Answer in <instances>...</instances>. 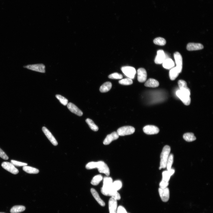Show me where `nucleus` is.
<instances>
[{
  "label": "nucleus",
  "mask_w": 213,
  "mask_h": 213,
  "mask_svg": "<svg viewBox=\"0 0 213 213\" xmlns=\"http://www.w3.org/2000/svg\"><path fill=\"white\" fill-rule=\"evenodd\" d=\"M171 151L170 147L168 146L163 148L160 155V167L162 169L166 168L167 162Z\"/></svg>",
  "instance_id": "nucleus-1"
},
{
  "label": "nucleus",
  "mask_w": 213,
  "mask_h": 213,
  "mask_svg": "<svg viewBox=\"0 0 213 213\" xmlns=\"http://www.w3.org/2000/svg\"><path fill=\"white\" fill-rule=\"evenodd\" d=\"M135 131V128L130 126L123 127L119 129L117 133L119 136H125L133 133Z\"/></svg>",
  "instance_id": "nucleus-2"
},
{
  "label": "nucleus",
  "mask_w": 213,
  "mask_h": 213,
  "mask_svg": "<svg viewBox=\"0 0 213 213\" xmlns=\"http://www.w3.org/2000/svg\"><path fill=\"white\" fill-rule=\"evenodd\" d=\"M176 94L184 104L186 105H190L191 102L190 95L180 90L177 92Z\"/></svg>",
  "instance_id": "nucleus-3"
},
{
  "label": "nucleus",
  "mask_w": 213,
  "mask_h": 213,
  "mask_svg": "<svg viewBox=\"0 0 213 213\" xmlns=\"http://www.w3.org/2000/svg\"><path fill=\"white\" fill-rule=\"evenodd\" d=\"M121 70L124 74L129 78L133 79L136 73V71L134 67L131 66H124L121 67Z\"/></svg>",
  "instance_id": "nucleus-4"
},
{
  "label": "nucleus",
  "mask_w": 213,
  "mask_h": 213,
  "mask_svg": "<svg viewBox=\"0 0 213 213\" xmlns=\"http://www.w3.org/2000/svg\"><path fill=\"white\" fill-rule=\"evenodd\" d=\"M96 168L98 169L100 173H104L107 176L110 175L109 169L107 164L104 162L100 161L97 162Z\"/></svg>",
  "instance_id": "nucleus-5"
},
{
  "label": "nucleus",
  "mask_w": 213,
  "mask_h": 213,
  "mask_svg": "<svg viewBox=\"0 0 213 213\" xmlns=\"http://www.w3.org/2000/svg\"><path fill=\"white\" fill-rule=\"evenodd\" d=\"M24 67L28 69L38 72L42 73L45 72V66L42 64L28 65Z\"/></svg>",
  "instance_id": "nucleus-6"
},
{
  "label": "nucleus",
  "mask_w": 213,
  "mask_h": 213,
  "mask_svg": "<svg viewBox=\"0 0 213 213\" xmlns=\"http://www.w3.org/2000/svg\"><path fill=\"white\" fill-rule=\"evenodd\" d=\"M1 166L3 169L13 174H17L19 172L18 170L11 163L3 162Z\"/></svg>",
  "instance_id": "nucleus-7"
},
{
  "label": "nucleus",
  "mask_w": 213,
  "mask_h": 213,
  "mask_svg": "<svg viewBox=\"0 0 213 213\" xmlns=\"http://www.w3.org/2000/svg\"><path fill=\"white\" fill-rule=\"evenodd\" d=\"M158 190L162 201L164 202H168L170 198V191L169 189L167 187L165 188H160Z\"/></svg>",
  "instance_id": "nucleus-8"
},
{
  "label": "nucleus",
  "mask_w": 213,
  "mask_h": 213,
  "mask_svg": "<svg viewBox=\"0 0 213 213\" xmlns=\"http://www.w3.org/2000/svg\"><path fill=\"white\" fill-rule=\"evenodd\" d=\"M145 133L148 135H152L158 133L160 131L159 129L156 126L148 125H146L143 129Z\"/></svg>",
  "instance_id": "nucleus-9"
},
{
  "label": "nucleus",
  "mask_w": 213,
  "mask_h": 213,
  "mask_svg": "<svg viewBox=\"0 0 213 213\" xmlns=\"http://www.w3.org/2000/svg\"><path fill=\"white\" fill-rule=\"evenodd\" d=\"M174 57L175 59L176 67L179 73H181L183 67V60L181 54L178 52H176L174 54Z\"/></svg>",
  "instance_id": "nucleus-10"
},
{
  "label": "nucleus",
  "mask_w": 213,
  "mask_h": 213,
  "mask_svg": "<svg viewBox=\"0 0 213 213\" xmlns=\"http://www.w3.org/2000/svg\"><path fill=\"white\" fill-rule=\"evenodd\" d=\"M119 135L117 132H114L108 135L103 141V144L105 145L110 144L113 141L119 138Z\"/></svg>",
  "instance_id": "nucleus-11"
},
{
  "label": "nucleus",
  "mask_w": 213,
  "mask_h": 213,
  "mask_svg": "<svg viewBox=\"0 0 213 213\" xmlns=\"http://www.w3.org/2000/svg\"><path fill=\"white\" fill-rule=\"evenodd\" d=\"M138 80L141 83L146 82L147 79V72L145 69L140 68L138 70Z\"/></svg>",
  "instance_id": "nucleus-12"
},
{
  "label": "nucleus",
  "mask_w": 213,
  "mask_h": 213,
  "mask_svg": "<svg viewBox=\"0 0 213 213\" xmlns=\"http://www.w3.org/2000/svg\"><path fill=\"white\" fill-rule=\"evenodd\" d=\"M42 130L46 136L54 146H57V142L51 132L45 127H42Z\"/></svg>",
  "instance_id": "nucleus-13"
},
{
  "label": "nucleus",
  "mask_w": 213,
  "mask_h": 213,
  "mask_svg": "<svg viewBox=\"0 0 213 213\" xmlns=\"http://www.w3.org/2000/svg\"><path fill=\"white\" fill-rule=\"evenodd\" d=\"M166 59V55L164 51L162 50L158 51L157 54L155 59L154 62L157 64H161Z\"/></svg>",
  "instance_id": "nucleus-14"
},
{
  "label": "nucleus",
  "mask_w": 213,
  "mask_h": 213,
  "mask_svg": "<svg viewBox=\"0 0 213 213\" xmlns=\"http://www.w3.org/2000/svg\"><path fill=\"white\" fill-rule=\"evenodd\" d=\"M109 208L110 213H117V200L111 197L109 201Z\"/></svg>",
  "instance_id": "nucleus-15"
},
{
  "label": "nucleus",
  "mask_w": 213,
  "mask_h": 213,
  "mask_svg": "<svg viewBox=\"0 0 213 213\" xmlns=\"http://www.w3.org/2000/svg\"><path fill=\"white\" fill-rule=\"evenodd\" d=\"M67 108L72 113L79 116H82L83 113L73 104L70 102L67 104Z\"/></svg>",
  "instance_id": "nucleus-16"
},
{
  "label": "nucleus",
  "mask_w": 213,
  "mask_h": 213,
  "mask_svg": "<svg viewBox=\"0 0 213 213\" xmlns=\"http://www.w3.org/2000/svg\"><path fill=\"white\" fill-rule=\"evenodd\" d=\"M187 48L188 51H192L202 49L204 46L200 43H190L187 44Z\"/></svg>",
  "instance_id": "nucleus-17"
},
{
  "label": "nucleus",
  "mask_w": 213,
  "mask_h": 213,
  "mask_svg": "<svg viewBox=\"0 0 213 213\" xmlns=\"http://www.w3.org/2000/svg\"><path fill=\"white\" fill-rule=\"evenodd\" d=\"M178 84L180 90L182 92L186 93L190 95L191 91L188 88L187 82L184 80H180L178 81Z\"/></svg>",
  "instance_id": "nucleus-18"
},
{
  "label": "nucleus",
  "mask_w": 213,
  "mask_h": 213,
  "mask_svg": "<svg viewBox=\"0 0 213 213\" xmlns=\"http://www.w3.org/2000/svg\"><path fill=\"white\" fill-rule=\"evenodd\" d=\"M91 192L92 195L96 200L99 203V204L102 207L104 206L105 203L100 198L98 192L93 188H92L91 189Z\"/></svg>",
  "instance_id": "nucleus-19"
},
{
  "label": "nucleus",
  "mask_w": 213,
  "mask_h": 213,
  "mask_svg": "<svg viewBox=\"0 0 213 213\" xmlns=\"http://www.w3.org/2000/svg\"><path fill=\"white\" fill-rule=\"evenodd\" d=\"M159 85L158 82L157 80L150 78L148 79L144 84V86L150 88H156Z\"/></svg>",
  "instance_id": "nucleus-20"
},
{
  "label": "nucleus",
  "mask_w": 213,
  "mask_h": 213,
  "mask_svg": "<svg viewBox=\"0 0 213 213\" xmlns=\"http://www.w3.org/2000/svg\"><path fill=\"white\" fill-rule=\"evenodd\" d=\"M112 84L110 82H106L104 83L100 87V90L102 93L109 92L111 89Z\"/></svg>",
  "instance_id": "nucleus-21"
},
{
  "label": "nucleus",
  "mask_w": 213,
  "mask_h": 213,
  "mask_svg": "<svg viewBox=\"0 0 213 213\" xmlns=\"http://www.w3.org/2000/svg\"><path fill=\"white\" fill-rule=\"evenodd\" d=\"M179 73L176 67L171 69L169 74L170 80L172 81L175 80L178 77Z\"/></svg>",
  "instance_id": "nucleus-22"
},
{
  "label": "nucleus",
  "mask_w": 213,
  "mask_h": 213,
  "mask_svg": "<svg viewBox=\"0 0 213 213\" xmlns=\"http://www.w3.org/2000/svg\"><path fill=\"white\" fill-rule=\"evenodd\" d=\"M163 67L166 69H169L172 68L174 66V63L170 59H166L162 63Z\"/></svg>",
  "instance_id": "nucleus-23"
},
{
  "label": "nucleus",
  "mask_w": 213,
  "mask_h": 213,
  "mask_svg": "<svg viewBox=\"0 0 213 213\" xmlns=\"http://www.w3.org/2000/svg\"><path fill=\"white\" fill-rule=\"evenodd\" d=\"M183 138L185 141L188 142H191L195 140L196 137L193 133H187L184 134Z\"/></svg>",
  "instance_id": "nucleus-24"
},
{
  "label": "nucleus",
  "mask_w": 213,
  "mask_h": 213,
  "mask_svg": "<svg viewBox=\"0 0 213 213\" xmlns=\"http://www.w3.org/2000/svg\"><path fill=\"white\" fill-rule=\"evenodd\" d=\"M23 169L26 173L30 174H37L39 172V171L38 169L27 166H24Z\"/></svg>",
  "instance_id": "nucleus-25"
},
{
  "label": "nucleus",
  "mask_w": 213,
  "mask_h": 213,
  "mask_svg": "<svg viewBox=\"0 0 213 213\" xmlns=\"http://www.w3.org/2000/svg\"><path fill=\"white\" fill-rule=\"evenodd\" d=\"M26 209L25 206H16L13 207L10 210L11 213H19L24 211Z\"/></svg>",
  "instance_id": "nucleus-26"
},
{
  "label": "nucleus",
  "mask_w": 213,
  "mask_h": 213,
  "mask_svg": "<svg viewBox=\"0 0 213 213\" xmlns=\"http://www.w3.org/2000/svg\"><path fill=\"white\" fill-rule=\"evenodd\" d=\"M86 121L89 125L90 127L92 130L95 131H98L99 128L98 126L95 124L92 120L89 119H87L86 120Z\"/></svg>",
  "instance_id": "nucleus-27"
},
{
  "label": "nucleus",
  "mask_w": 213,
  "mask_h": 213,
  "mask_svg": "<svg viewBox=\"0 0 213 213\" xmlns=\"http://www.w3.org/2000/svg\"><path fill=\"white\" fill-rule=\"evenodd\" d=\"M103 179L102 176L101 175H98L94 177L91 181V183L93 185H98Z\"/></svg>",
  "instance_id": "nucleus-28"
},
{
  "label": "nucleus",
  "mask_w": 213,
  "mask_h": 213,
  "mask_svg": "<svg viewBox=\"0 0 213 213\" xmlns=\"http://www.w3.org/2000/svg\"><path fill=\"white\" fill-rule=\"evenodd\" d=\"M153 42L154 44L160 46L165 45L166 42V40L164 38L160 37L155 38Z\"/></svg>",
  "instance_id": "nucleus-29"
},
{
  "label": "nucleus",
  "mask_w": 213,
  "mask_h": 213,
  "mask_svg": "<svg viewBox=\"0 0 213 213\" xmlns=\"http://www.w3.org/2000/svg\"><path fill=\"white\" fill-rule=\"evenodd\" d=\"M122 183L120 180L114 181L113 182L112 184V187L113 189L117 191L122 188Z\"/></svg>",
  "instance_id": "nucleus-30"
},
{
  "label": "nucleus",
  "mask_w": 213,
  "mask_h": 213,
  "mask_svg": "<svg viewBox=\"0 0 213 213\" xmlns=\"http://www.w3.org/2000/svg\"><path fill=\"white\" fill-rule=\"evenodd\" d=\"M173 155L172 154H170L166 164V168L168 170L171 169V167L173 162Z\"/></svg>",
  "instance_id": "nucleus-31"
},
{
  "label": "nucleus",
  "mask_w": 213,
  "mask_h": 213,
  "mask_svg": "<svg viewBox=\"0 0 213 213\" xmlns=\"http://www.w3.org/2000/svg\"><path fill=\"white\" fill-rule=\"evenodd\" d=\"M57 98L59 100L60 102L63 105L65 106L68 104V100L64 97L59 94L56 95Z\"/></svg>",
  "instance_id": "nucleus-32"
},
{
  "label": "nucleus",
  "mask_w": 213,
  "mask_h": 213,
  "mask_svg": "<svg viewBox=\"0 0 213 213\" xmlns=\"http://www.w3.org/2000/svg\"><path fill=\"white\" fill-rule=\"evenodd\" d=\"M120 84L125 85H130L133 84V82L131 79L128 78L123 79L119 81Z\"/></svg>",
  "instance_id": "nucleus-33"
},
{
  "label": "nucleus",
  "mask_w": 213,
  "mask_h": 213,
  "mask_svg": "<svg viewBox=\"0 0 213 213\" xmlns=\"http://www.w3.org/2000/svg\"><path fill=\"white\" fill-rule=\"evenodd\" d=\"M162 180L169 182L171 176L168 171H164L162 173Z\"/></svg>",
  "instance_id": "nucleus-34"
},
{
  "label": "nucleus",
  "mask_w": 213,
  "mask_h": 213,
  "mask_svg": "<svg viewBox=\"0 0 213 213\" xmlns=\"http://www.w3.org/2000/svg\"><path fill=\"white\" fill-rule=\"evenodd\" d=\"M109 78L112 79H121L123 78V75L117 73H112L109 76Z\"/></svg>",
  "instance_id": "nucleus-35"
},
{
  "label": "nucleus",
  "mask_w": 213,
  "mask_h": 213,
  "mask_svg": "<svg viewBox=\"0 0 213 213\" xmlns=\"http://www.w3.org/2000/svg\"><path fill=\"white\" fill-rule=\"evenodd\" d=\"M97 162H92L87 164L86 166V169L90 170L96 168Z\"/></svg>",
  "instance_id": "nucleus-36"
},
{
  "label": "nucleus",
  "mask_w": 213,
  "mask_h": 213,
  "mask_svg": "<svg viewBox=\"0 0 213 213\" xmlns=\"http://www.w3.org/2000/svg\"><path fill=\"white\" fill-rule=\"evenodd\" d=\"M11 163H12L14 166H22L27 165V164L20 162H18L15 160H11Z\"/></svg>",
  "instance_id": "nucleus-37"
},
{
  "label": "nucleus",
  "mask_w": 213,
  "mask_h": 213,
  "mask_svg": "<svg viewBox=\"0 0 213 213\" xmlns=\"http://www.w3.org/2000/svg\"><path fill=\"white\" fill-rule=\"evenodd\" d=\"M0 157L5 160H7L9 159L6 153L1 148H0Z\"/></svg>",
  "instance_id": "nucleus-38"
},
{
  "label": "nucleus",
  "mask_w": 213,
  "mask_h": 213,
  "mask_svg": "<svg viewBox=\"0 0 213 213\" xmlns=\"http://www.w3.org/2000/svg\"><path fill=\"white\" fill-rule=\"evenodd\" d=\"M169 185V182H166L162 180L160 183L159 186L160 188H165L167 187Z\"/></svg>",
  "instance_id": "nucleus-39"
},
{
  "label": "nucleus",
  "mask_w": 213,
  "mask_h": 213,
  "mask_svg": "<svg viewBox=\"0 0 213 213\" xmlns=\"http://www.w3.org/2000/svg\"><path fill=\"white\" fill-rule=\"evenodd\" d=\"M117 213H127V212L123 207L120 206L117 209Z\"/></svg>",
  "instance_id": "nucleus-40"
},
{
  "label": "nucleus",
  "mask_w": 213,
  "mask_h": 213,
  "mask_svg": "<svg viewBox=\"0 0 213 213\" xmlns=\"http://www.w3.org/2000/svg\"><path fill=\"white\" fill-rule=\"evenodd\" d=\"M171 176H172L175 172V170L173 169H171L168 170Z\"/></svg>",
  "instance_id": "nucleus-41"
},
{
  "label": "nucleus",
  "mask_w": 213,
  "mask_h": 213,
  "mask_svg": "<svg viewBox=\"0 0 213 213\" xmlns=\"http://www.w3.org/2000/svg\"><path fill=\"white\" fill-rule=\"evenodd\" d=\"M162 169V168L160 166L159 168V170H161Z\"/></svg>",
  "instance_id": "nucleus-42"
},
{
  "label": "nucleus",
  "mask_w": 213,
  "mask_h": 213,
  "mask_svg": "<svg viewBox=\"0 0 213 213\" xmlns=\"http://www.w3.org/2000/svg\"><path fill=\"white\" fill-rule=\"evenodd\" d=\"M0 213H3V212H0Z\"/></svg>",
  "instance_id": "nucleus-43"
}]
</instances>
